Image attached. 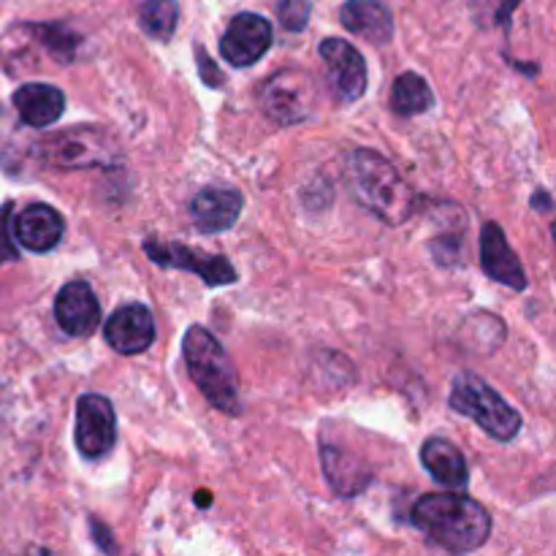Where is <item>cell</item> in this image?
<instances>
[{
	"mask_svg": "<svg viewBox=\"0 0 556 556\" xmlns=\"http://www.w3.org/2000/svg\"><path fill=\"white\" fill-rule=\"evenodd\" d=\"M410 521L429 543L451 554L478 552L492 535V516L465 494H427L410 510Z\"/></svg>",
	"mask_w": 556,
	"mask_h": 556,
	"instance_id": "1",
	"label": "cell"
},
{
	"mask_svg": "<svg viewBox=\"0 0 556 556\" xmlns=\"http://www.w3.org/2000/svg\"><path fill=\"white\" fill-rule=\"evenodd\" d=\"M353 195L364 210L389 226H402L416 215V193L400 177L394 163L375 150H356L348 161Z\"/></svg>",
	"mask_w": 556,
	"mask_h": 556,
	"instance_id": "2",
	"label": "cell"
},
{
	"mask_svg": "<svg viewBox=\"0 0 556 556\" xmlns=\"http://www.w3.org/2000/svg\"><path fill=\"white\" fill-rule=\"evenodd\" d=\"M182 356L188 375L199 386L201 394L210 400V405L226 416H242L237 372L220 340L204 326H190L185 331Z\"/></svg>",
	"mask_w": 556,
	"mask_h": 556,
	"instance_id": "3",
	"label": "cell"
},
{
	"mask_svg": "<svg viewBox=\"0 0 556 556\" xmlns=\"http://www.w3.org/2000/svg\"><path fill=\"white\" fill-rule=\"evenodd\" d=\"M36 157L49 168L76 172V168H106L114 166L123 155L119 141L109 130L96 125H76L58 130L36 141Z\"/></svg>",
	"mask_w": 556,
	"mask_h": 556,
	"instance_id": "4",
	"label": "cell"
},
{
	"mask_svg": "<svg viewBox=\"0 0 556 556\" xmlns=\"http://www.w3.org/2000/svg\"><path fill=\"white\" fill-rule=\"evenodd\" d=\"M451 407L472 418L486 434L500 443H510L521 432V416L476 372L456 375L451 386Z\"/></svg>",
	"mask_w": 556,
	"mask_h": 556,
	"instance_id": "5",
	"label": "cell"
},
{
	"mask_svg": "<svg viewBox=\"0 0 556 556\" xmlns=\"http://www.w3.org/2000/svg\"><path fill=\"white\" fill-rule=\"evenodd\" d=\"M258 103L271 123H307L318 112V87L307 71L282 68L258 87Z\"/></svg>",
	"mask_w": 556,
	"mask_h": 556,
	"instance_id": "6",
	"label": "cell"
},
{
	"mask_svg": "<svg viewBox=\"0 0 556 556\" xmlns=\"http://www.w3.org/2000/svg\"><path fill=\"white\" fill-rule=\"evenodd\" d=\"M144 253L152 264L163 266V269L193 271L210 288L237 282V269H233V264L226 255H210L195 248H185V244L177 242H155V239H147Z\"/></svg>",
	"mask_w": 556,
	"mask_h": 556,
	"instance_id": "7",
	"label": "cell"
},
{
	"mask_svg": "<svg viewBox=\"0 0 556 556\" xmlns=\"http://www.w3.org/2000/svg\"><path fill=\"white\" fill-rule=\"evenodd\" d=\"M76 448L85 459H103L117 443V416L106 396L81 394L76 402Z\"/></svg>",
	"mask_w": 556,
	"mask_h": 556,
	"instance_id": "8",
	"label": "cell"
},
{
	"mask_svg": "<svg viewBox=\"0 0 556 556\" xmlns=\"http://www.w3.org/2000/svg\"><path fill=\"white\" fill-rule=\"evenodd\" d=\"M329 74L331 90L342 103H353L367 92V63L345 38H324L318 47Z\"/></svg>",
	"mask_w": 556,
	"mask_h": 556,
	"instance_id": "9",
	"label": "cell"
},
{
	"mask_svg": "<svg viewBox=\"0 0 556 556\" xmlns=\"http://www.w3.org/2000/svg\"><path fill=\"white\" fill-rule=\"evenodd\" d=\"M271 38H275L271 36V22L266 16L242 11L228 22L220 38V54L233 68H248L269 52Z\"/></svg>",
	"mask_w": 556,
	"mask_h": 556,
	"instance_id": "10",
	"label": "cell"
},
{
	"mask_svg": "<svg viewBox=\"0 0 556 556\" xmlns=\"http://www.w3.org/2000/svg\"><path fill=\"white\" fill-rule=\"evenodd\" d=\"M103 337L123 356H139L155 342V318L144 304H123L106 318Z\"/></svg>",
	"mask_w": 556,
	"mask_h": 556,
	"instance_id": "11",
	"label": "cell"
},
{
	"mask_svg": "<svg viewBox=\"0 0 556 556\" xmlns=\"http://www.w3.org/2000/svg\"><path fill=\"white\" fill-rule=\"evenodd\" d=\"M54 320L68 337H90L101 326V304L90 282L71 280L54 299Z\"/></svg>",
	"mask_w": 556,
	"mask_h": 556,
	"instance_id": "12",
	"label": "cell"
},
{
	"mask_svg": "<svg viewBox=\"0 0 556 556\" xmlns=\"http://www.w3.org/2000/svg\"><path fill=\"white\" fill-rule=\"evenodd\" d=\"M481 266L489 280L500 282V286L514 288V291L527 288L525 266H521L519 255L514 253L497 223H486L481 231Z\"/></svg>",
	"mask_w": 556,
	"mask_h": 556,
	"instance_id": "13",
	"label": "cell"
},
{
	"mask_svg": "<svg viewBox=\"0 0 556 556\" xmlns=\"http://www.w3.org/2000/svg\"><path fill=\"white\" fill-rule=\"evenodd\" d=\"M11 231H14L16 242L30 253H49L63 242L65 220L54 206L30 204L16 215Z\"/></svg>",
	"mask_w": 556,
	"mask_h": 556,
	"instance_id": "14",
	"label": "cell"
},
{
	"mask_svg": "<svg viewBox=\"0 0 556 556\" xmlns=\"http://www.w3.org/2000/svg\"><path fill=\"white\" fill-rule=\"evenodd\" d=\"M242 193L233 188H204L190 201V220L201 233H223L242 215Z\"/></svg>",
	"mask_w": 556,
	"mask_h": 556,
	"instance_id": "15",
	"label": "cell"
},
{
	"mask_svg": "<svg viewBox=\"0 0 556 556\" xmlns=\"http://www.w3.org/2000/svg\"><path fill=\"white\" fill-rule=\"evenodd\" d=\"M16 114L30 128H49L58 123L65 112V96L54 85H43V81H27L20 90L11 96Z\"/></svg>",
	"mask_w": 556,
	"mask_h": 556,
	"instance_id": "16",
	"label": "cell"
},
{
	"mask_svg": "<svg viewBox=\"0 0 556 556\" xmlns=\"http://www.w3.org/2000/svg\"><path fill=\"white\" fill-rule=\"evenodd\" d=\"M320 462H324L326 481L340 497H356L372 483V470L364 465L362 456L351 454V451L324 443L320 445Z\"/></svg>",
	"mask_w": 556,
	"mask_h": 556,
	"instance_id": "17",
	"label": "cell"
},
{
	"mask_svg": "<svg viewBox=\"0 0 556 556\" xmlns=\"http://www.w3.org/2000/svg\"><path fill=\"white\" fill-rule=\"evenodd\" d=\"M340 22L345 30L364 36L378 47L394 38V16L383 0H348L340 9Z\"/></svg>",
	"mask_w": 556,
	"mask_h": 556,
	"instance_id": "18",
	"label": "cell"
},
{
	"mask_svg": "<svg viewBox=\"0 0 556 556\" xmlns=\"http://www.w3.org/2000/svg\"><path fill=\"white\" fill-rule=\"evenodd\" d=\"M421 465L440 486L451 489V492H465L470 483V467H467L465 454L443 438H429L424 443Z\"/></svg>",
	"mask_w": 556,
	"mask_h": 556,
	"instance_id": "19",
	"label": "cell"
},
{
	"mask_svg": "<svg viewBox=\"0 0 556 556\" xmlns=\"http://www.w3.org/2000/svg\"><path fill=\"white\" fill-rule=\"evenodd\" d=\"M25 30L38 47L47 49L54 63L71 65L79 54V33L60 25V22H25Z\"/></svg>",
	"mask_w": 556,
	"mask_h": 556,
	"instance_id": "20",
	"label": "cell"
},
{
	"mask_svg": "<svg viewBox=\"0 0 556 556\" xmlns=\"http://www.w3.org/2000/svg\"><path fill=\"white\" fill-rule=\"evenodd\" d=\"M434 106V92L427 85V79L413 71L402 74L394 81V90H391V109H394L400 117H418V114L429 112Z\"/></svg>",
	"mask_w": 556,
	"mask_h": 556,
	"instance_id": "21",
	"label": "cell"
},
{
	"mask_svg": "<svg viewBox=\"0 0 556 556\" xmlns=\"http://www.w3.org/2000/svg\"><path fill=\"white\" fill-rule=\"evenodd\" d=\"M139 22L147 36L155 38V41H168L179 22L177 0H144L139 11Z\"/></svg>",
	"mask_w": 556,
	"mask_h": 556,
	"instance_id": "22",
	"label": "cell"
},
{
	"mask_svg": "<svg viewBox=\"0 0 556 556\" xmlns=\"http://www.w3.org/2000/svg\"><path fill=\"white\" fill-rule=\"evenodd\" d=\"M309 14H313V5H309V0H282L280 9H277L280 25L291 33L304 30L309 22Z\"/></svg>",
	"mask_w": 556,
	"mask_h": 556,
	"instance_id": "23",
	"label": "cell"
},
{
	"mask_svg": "<svg viewBox=\"0 0 556 556\" xmlns=\"http://www.w3.org/2000/svg\"><path fill=\"white\" fill-rule=\"evenodd\" d=\"M9 220H11V204H3V206H0V264L20 258L14 242H11L14 231L9 228Z\"/></svg>",
	"mask_w": 556,
	"mask_h": 556,
	"instance_id": "24",
	"label": "cell"
},
{
	"mask_svg": "<svg viewBox=\"0 0 556 556\" xmlns=\"http://www.w3.org/2000/svg\"><path fill=\"white\" fill-rule=\"evenodd\" d=\"M195 54H199V68H201V76H204L206 85H212V87H223V74H220V71L215 68V63H210V60H206L204 49L195 47Z\"/></svg>",
	"mask_w": 556,
	"mask_h": 556,
	"instance_id": "25",
	"label": "cell"
},
{
	"mask_svg": "<svg viewBox=\"0 0 556 556\" xmlns=\"http://www.w3.org/2000/svg\"><path fill=\"white\" fill-rule=\"evenodd\" d=\"M532 206H538L541 212H548L552 210V199H548L546 193H535L532 195Z\"/></svg>",
	"mask_w": 556,
	"mask_h": 556,
	"instance_id": "26",
	"label": "cell"
},
{
	"mask_svg": "<svg viewBox=\"0 0 556 556\" xmlns=\"http://www.w3.org/2000/svg\"><path fill=\"white\" fill-rule=\"evenodd\" d=\"M206 503L212 505V497H206V494H199V505H206Z\"/></svg>",
	"mask_w": 556,
	"mask_h": 556,
	"instance_id": "27",
	"label": "cell"
}]
</instances>
